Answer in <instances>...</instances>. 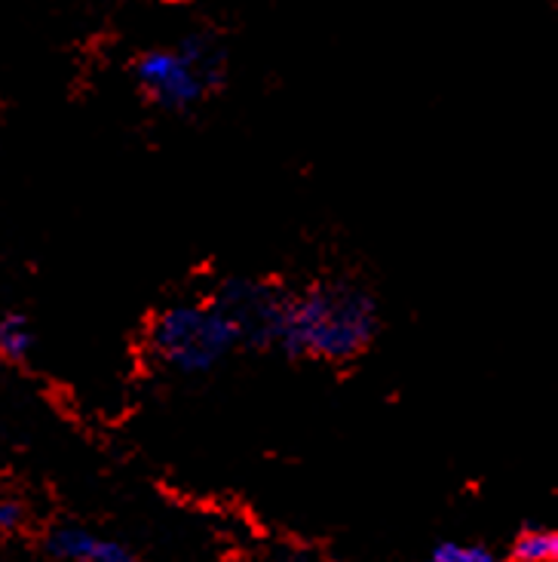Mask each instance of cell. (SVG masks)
Masks as SVG:
<instances>
[{"label": "cell", "mask_w": 558, "mask_h": 562, "mask_svg": "<svg viewBox=\"0 0 558 562\" xmlns=\"http://www.w3.org/2000/svg\"><path fill=\"white\" fill-rule=\"evenodd\" d=\"M31 329L22 317H3L0 319V353L7 360H25L31 350Z\"/></svg>", "instance_id": "cell-6"}, {"label": "cell", "mask_w": 558, "mask_h": 562, "mask_svg": "<svg viewBox=\"0 0 558 562\" xmlns=\"http://www.w3.org/2000/svg\"><path fill=\"white\" fill-rule=\"evenodd\" d=\"M22 522V507L15 502H0V529H15Z\"/></svg>", "instance_id": "cell-8"}, {"label": "cell", "mask_w": 558, "mask_h": 562, "mask_svg": "<svg viewBox=\"0 0 558 562\" xmlns=\"http://www.w3.org/2000/svg\"><path fill=\"white\" fill-rule=\"evenodd\" d=\"M49 550L68 562H136V557L117 541H102L75 526H65L49 535Z\"/></svg>", "instance_id": "cell-4"}, {"label": "cell", "mask_w": 558, "mask_h": 562, "mask_svg": "<svg viewBox=\"0 0 558 562\" xmlns=\"http://www.w3.org/2000/svg\"><path fill=\"white\" fill-rule=\"evenodd\" d=\"M426 562H498L494 553L479 544H439Z\"/></svg>", "instance_id": "cell-7"}, {"label": "cell", "mask_w": 558, "mask_h": 562, "mask_svg": "<svg viewBox=\"0 0 558 562\" xmlns=\"http://www.w3.org/2000/svg\"><path fill=\"white\" fill-rule=\"evenodd\" d=\"M240 338V323L221 304H175L167 307L151 326L153 353L187 375L212 369Z\"/></svg>", "instance_id": "cell-2"}, {"label": "cell", "mask_w": 558, "mask_h": 562, "mask_svg": "<svg viewBox=\"0 0 558 562\" xmlns=\"http://www.w3.org/2000/svg\"><path fill=\"white\" fill-rule=\"evenodd\" d=\"M133 71L141 90L172 111L196 105L225 77L218 49L203 37H187L179 49H148L138 56Z\"/></svg>", "instance_id": "cell-3"}, {"label": "cell", "mask_w": 558, "mask_h": 562, "mask_svg": "<svg viewBox=\"0 0 558 562\" xmlns=\"http://www.w3.org/2000/svg\"><path fill=\"white\" fill-rule=\"evenodd\" d=\"M240 323L242 335L276 341L292 357L350 360L375 338V299L356 286H326L288 299L273 292H246L234 304H221Z\"/></svg>", "instance_id": "cell-1"}, {"label": "cell", "mask_w": 558, "mask_h": 562, "mask_svg": "<svg viewBox=\"0 0 558 562\" xmlns=\"http://www.w3.org/2000/svg\"><path fill=\"white\" fill-rule=\"evenodd\" d=\"M558 535L549 529H528L515 538L513 562H556Z\"/></svg>", "instance_id": "cell-5"}]
</instances>
